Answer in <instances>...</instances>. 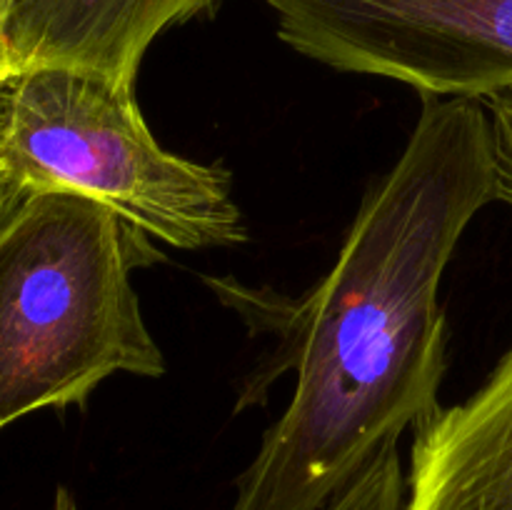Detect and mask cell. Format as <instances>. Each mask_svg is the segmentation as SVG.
Here are the masks:
<instances>
[{"label":"cell","instance_id":"cell-1","mask_svg":"<svg viewBox=\"0 0 512 510\" xmlns=\"http://www.w3.org/2000/svg\"><path fill=\"white\" fill-rule=\"evenodd\" d=\"M493 200L488 108L425 98L403 155L365 195L338 263L298 313V385L230 510H325L438 413L448 340L440 280Z\"/></svg>","mask_w":512,"mask_h":510},{"label":"cell","instance_id":"cell-2","mask_svg":"<svg viewBox=\"0 0 512 510\" xmlns=\"http://www.w3.org/2000/svg\"><path fill=\"white\" fill-rule=\"evenodd\" d=\"M148 238L73 190L20 193L0 215V430L83 405L110 375L165 373L130 285L160 260Z\"/></svg>","mask_w":512,"mask_h":510},{"label":"cell","instance_id":"cell-3","mask_svg":"<svg viewBox=\"0 0 512 510\" xmlns=\"http://www.w3.org/2000/svg\"><path fill=\"white\" fill-rule=\"evenodd\" d=\"M135 83L65 65L0 83V175L20 193L73 190L173 248L245 240L230 173L158 145Z\"/></svg>","mask_w":512,"mask_h":510},{"label":"cell","instance_id":"cell-4","mask_svg":"<svg viewBox=\"0 0 512 510\" xmlns=\"http://www.w3.org/2000/svg\"><path fill=\"white\" fill-rule=\"evenodd\" d=\"M283 43L425 98L485 100L512 85V0H265Z\"/></svg>","mask_w":512,"mask_h":510},{"label":"cell","instance_id":"cell-5","mask_svg":"<svg viewBox=\"0 0 512 510\" xmlns=\"http://www.w3.org/2000/svg\"><path fill=\"white\" fill-rule=\"evenodd\" d=\"M405 510H512V348L468 400L415 428Z\"/></svg>","mask_w":512,"mask_h":510},{"label":"cell","instance_id":"cell-6","mask_svg":"<svg viewBox=\"0 0 512 510\" xmlns=\"http://www.w3.org/2000/svg\"><path fill=\"white\" fill-rule=\"evenodd\" d=\"M218 3L220 0H13L3 28L5 78L45 65H65L135 83L145 50L163 30Z\"/></svg>","mask_w":512,"mask_h":510},{"label":"cell","instance_id":"cell-7","mask_svg":"<svg viewBox=\"0 0 512 510\" xmlns=\"http://www.w3.org/2000/svg\"><path fill=\"white\" fill-rule=\"evenodd\" d=\"M325 510H405V473L398 445L385 448Z\"/></svg>","mask_w":512,"mask_h":510},{"label":"cell","instance_id":"cell-8","mask_svg":"<svg viewBox=\"0 0 512 510\" xmlns=\"http://www.w3.org/2000/svg\"><path fill=\"white\" fill-rule=\"evenodd\" d=\"M485 108H488L490 125H493L500 200L512 205V85L490 93L485 98Z\"/></svg>","mask_w":512,"mask_h":510},{"label":"cell","instance_id":"cell-9","mask_svg":"<svg viewBox=\"0 0 512 510\" xmlns=\"http://www.w3.org/2000/svg\"><path fill=\"white\" fill-rule=\"evenodd\" d=\"M13 0H0V83L5 78V53H3V28H5V18H8V10Z\"/></svg>","mask_w":512,"mask_h":510},{"label":"cell","instance_id":"cell-10","mask_svg":"<svg viewBox=\"0 0 512 510\" xmlns=\"http://www.w3.org/2000/svg\"><path fill=\"white\" fill-rule=\"evenodd\" d=\"M18 195H20V190H15L13 185L5 183V178H3V175H0V215H3L5 210H8V205L13 203V200L18 198Z\"/></svg>","mask_w":512,"mask_h":510},{"label":"cell","instance_id":"cell-11","mask_svg":"<svg viewBox=\"0 0 512 510\" xmlns=\"http://www.w3.org/2000/svg\"><path fill=\"white\" fill-rule=\"evenodd\" d=\"M50 510H78V505H75V498L68 493V490L58 488V493H55Z\"/></svg>","mask_w":512,"mask_h":510}]
</instances>
